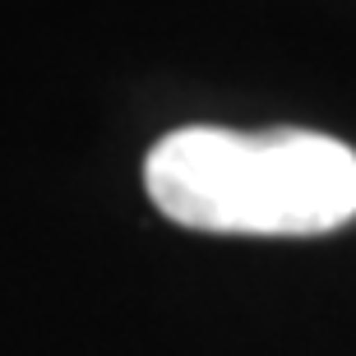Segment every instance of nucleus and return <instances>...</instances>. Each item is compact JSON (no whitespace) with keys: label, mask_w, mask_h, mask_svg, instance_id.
I'll use <instances>...</instances> for the list:
<instances>
[{"label":"nucleus","mask_w":356,"mask_h":356,"mask_svg":"<svg viewBox=\"0 0 356 356\" xmlns=\"http://www.w3.org/2000/svg\"><path fill=\"white\" fill-rule=\"evenodd\" d=\"M148 195L172 222L232 236H319L356 218V153L315 130L185 125L153 144Z\"/></svg>","instance_id":"obj_1"}]
</instances>
